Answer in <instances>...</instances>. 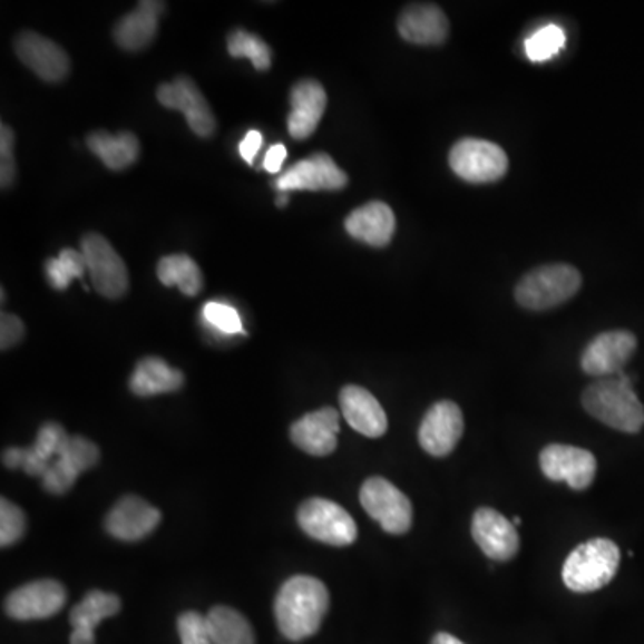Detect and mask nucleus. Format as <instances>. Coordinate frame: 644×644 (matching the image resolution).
<instances>
[{
  "mask_svg": "<svg viewBox=\"0 0 644 644\" xmlns=\"http://www.w3.org/2000/svg\"><path fill=\"white\" fill-rule=\"evenodd\" d=\"M330 608V593L318 578L292 576L277 593L274 614L286 640L303 641L318 634Z\"/></svg>",
  "mask_w": 644,
  "mask_h": 644,
  "instance_id": "nucleus-1",
  "label": "nucleus"
},
{
  "mask_svg": "<svg viewBox=\"0 0 644 644\" xmlns=\"http://www.w3.org/2000/svg\"><path fill=\"white\" fill-rule=\"evenodd\" d=\"M584 409L614 430L637 433L644 427V407L634 392L631 377L599 378L582 396Z\"/></svg>",
  "mask_w": 644,
  "mask_h": 644,
  "instance_id": "nucleus-2",
  "label": "nucleus"
},
{
  "mask_svg": "<svg viewBox=\"0 0 644 644\" xmlns=\"http://www.w3.org/2000/svg\"><path fill=\"white\" fill-rule=\"evenodd\" d=\"M622 554L611 539H591L573 549L563 567V580L573 593H593L616 576Z\"/></svg>",
  "mask_w": 644,
  "mask_h": 644,
  "instance_id": "nucleus-3",
  "label": "nucleus"
},
{
  "mask_svg": "<svg viewBox=\"0 0 644 644\" xmlns=\"http://www.w3.org/2000/svg\"><path fill=\"white\" fill-rule=\"evenodd\" d=\"M582 286V276L566 264L534 269L516 286V300L523 309L549 310L572 300Z\"/></svg>",
  "mask_w": 644,
  "mask_h": 644,
  "instance_id": "nucleus-4",
  "label": "nucleus"
},
{
  "mask_svg": "<svg viewBox=\"0 0 644 644\" xmlns=\"http://www.w3.org/2000/svg\"><path fill=\"white\" fill-rule=\"evenodd\" d=\"M81 253L87 262L91 285L103 297L120 300L129 291V273L114 245L99 233H87L81 238Z\"/></svg>",
  "mask_w": 644,
  "mask_h": 644,
  "instance_id": "nucleus-5",
  "label": "nucleus"
},
{
  "mask_svg": "<svg viewBox=\"0 0 644 644\" xmlns=\"http://www.w3.org/2000/svg\"><path fill=\"white\" fill-rule=\"evenodd\" d=\"M360 504L363 510L389 534L401 536L412 527L410 499L386 478L374 477L363 481Z\"/></svg>",
  "mask_w": 644,
  "mask_h": 644,
  "instance_id": "nucleus-6",
  "label": "nucleus"
},
{
  "mask_svg": "<svg viewBox=\"0 0 644 644\" xmlns=\"http://www.w3.org/2000/svg\"><path fill=\"white\" fill-rule=\"evenodd\" d=\"M304 534L324 545L348 546L357 540V525L345 508L324 498H310L297 510Z\"/></svg>",
  "mask_w": 644,
  "mask_h": 644,
  "instance_id": "nucleus-7",
  "label": "nucleus"
},
{
  "mask_svg": "<svg viewBox=\"0 0 644 644\" xmlns=\"http://www.w3.org/2000/svg\"><path fill=\"white\" fill-rule=\"evenodd\" d=\"M449 165L464 182L492 183L507 174L508 158L492 142L466 138L449 153Z\"/></svg>",
  "mask_w": 644,
  "mask_h": 644,
  "instance_id": "nucleus-8",
  "label": "nucleus"
},
{
  "mask_svg": "<svg viewBox=\"0 0 644 644\" xmlns=\"http://www.w3.org/2000/svg\"><path fill=\"white\" fill-rule=\"evenodd\" d=\"M156 97L164 108L182 111L188 127L197 137L209 138L217 129V118L209 108L208 100L191 78L177 76L174 81L159 85Z\"/></svg>",
  "mask_w": 644,
  "mask_h": 644,
  "instance_id": "nucleus-9",
  "label": "nucleus"
},
{
  "mask_svg": "<svg viewBox=\"0 0 644 644\" xmlns=\"http://www.w3.org/2000/svg\"><path fill=\"white\" fill-rule=\"evenodd\" d=\"M345 185L348 174L326 153H315L310 158L301 159L274 183L277 192L289 194L297 191H342Z\"/></svg>",
  "mask_w": 644,
  "mask_h": 644,
  "instance_id": "nucleus-10",
  "label": "nucleus"
},
{
  "mask_svg": "<svg viewBox=\"0 0 644 644\" xmlns=\"http://www.w3.org/2000/svg\"><path fill=\"white\" fill-rule=\"evenodd\" d=\"M540 469L552 481H566L575 490H584L595 481L596 459L587 449L552 445L540 451Z\"/></svg>",
  "mask_w": 644,
  "mask_h": 644,
  "instance_id": "nucleus-11",
  "label": "nucleus"
},
{
  "mask_svg": "<svg viewBox=\"0 0 644 644\" xmlns=\"http://www.w3.org/2000/svg\"><path fill=\"white\" fill-rule=\"evenodd\" d=\"M99 462V448L85 437H69L58 457L52 460L46 475L41 477L43 487L50 495H65L72 489L81 472Z\"/></svg>",
  "mask_w": 644,
  "mask_h": 644,
  "instance_id": "nucleus-12",
  "label": "nucleus"
},
{
  "mask_svg": "<svg viewBox=\"0 0 644 644\" xmlns=\"http://www.w3.org/2000/svg\"><path fill=\"white\" fill-rule=\"evenodd\" d=\"M464 433L462 410L453 401H439L428 410L419 427V445L431 457L451 453Z\"/></svg>",
  "mask_w": 644,
  "mask_h": 644,
  "instance_id": "nucleus-13",
  "label": "nucleus"
},
{
  "mask_svg": "<svg viewBox=\"0 0 644 644\" xmlns=\"http://www.w3.org/2000/svg\"><path fill=\"white\" fill-rule=\"evenodd\" d=\"M67 591L56 580H38L13 591L6 599V613L19 622L46 619L65 607Z\"/></svg>",
  "mask_w": 644,
  "mask_h": 644,
  "instance_id": "nucleus-14",
  "label": "nucleus"
},
{
  "mask_svg": "<svg viewBox=\"0 0 644 644\" xmlns=\"http://www.w3.org/2000/svg\"><path fill=\"white\" fill-rule=\"evenodd\" d=\"M14 52L20 61L43 81L59 82L69 76L70 59L67 52L38 32H20L14 40Z\"/></svg>",
  "mask_w": 644,
  "mask_h": 644,
  "instance_id": "nucleus-15",
  "label": "nucleus"
},
{
  "mask_svg": "<svg viewBox=\"0 0 644 644\" xmlns=\"http://www.w3.org/2000/svg\"><path fill=\"white\" fill-rule=\"evenodd\" d=\"M637 341L634 333L617 332L602 333L587 345L582 353V369L596 378L617 377L632 359Z\"/></svg>",
  "mask_w": 644,
  "mask_h": 644,
  "instance_id": "nucleus-16",
  "label": "nucleus"
},
{
  "mask_svg": "<svg viewBox=\"0 0 644 644\" xmlns=\"http://www.w3.org/2000/svg\"><path fill=\"white\" fill-rule=\"evenodd\" d=\"M471 534L475 543L489 558L504 563L518 554L519 536L516 525L495 508H478L472 516Z\"/></svg>",
  "mask_w": 644,
  "mask_h": 644,
  "instance_id": "nucleus-17",
  "label": "nucleus"
},
{
  "mask_svg": "<svg viewBox=\"0 0 644 644\" xmlns=\"http://www.w3.org/2000/svg\"><path fill=\"white\" fill-rule=\"evenodd\" d=\"M67 439V431L58 422H47L38 431L37 442L31 448L6 449L2 462L6 468L23 469L31 477H43Z\"/></svg>",
  "mask_w": 644,
  "mask_h": 644,
  "instance_id": "nucleus-18",
  "label": "nucleus"
},
{
  "mask_svg": "<svg viewBox=\"0 0 644 644\" xmlns=\"http://www.w3.org/2000/svg\"><path fill=\"white\" fill-rule=\"evenodd\" d=\"M162 514L138 496H124L106 518V531L115 539L140 540L158 527Z\"/></svg>",
  "mask_w": 644,
  "mask_h": 644,
  "instance_id": "nucleus-19",
  "label": "nucleus"
},
{
  "mask_svg": "<svg viewBox=\"0 0 644 644\" xmlns=\"http://www.w3.org/2000/svg\"><path fill=\"white\" fill-rule=\"evenodd\" d=\"M326 90L315 79H301L291 91V114L286 127L295 140L312 137L326 111Z\"/></svg>",
  "mask_w": 644,
  "mask_h": 644,
  "instance_id": "nucleus-20",
  "label": "nucleus"
},
{
  "mask_svg": "<svg viewBox=\"0 0 644 644\" xmlns=\"http://www.w3.org/2000/svg\"><path fill=\"white\" fill-rule=\"evenodd\" d=\"M339 430V412L332 407H324L295 421L291 427V439L304 453L326 457L336 449Z\"/></svg>",
  "mask_w": 644,
  "mask_h": 644,
  "instance_id": "nucleus-21",
  "label": "nucleus"
},
{
  "mask_svg": "<svg viewBox=\"0 0 644 644\" xmlns=\"http://www.w3.org/2000/svg\"><path fill=\"white\" fill-rule=\"evenodd\" d=\"M167 10L165 2L144 0L138 2L137 10L124 14L115 23L114 40L120 49L137 52L144 50L155 41L158 32L159 17Z\"/></svg>",
  "mask_w": 644,
  "mask_h": 644,
  "instance_id": "nucleus-22",
  "label": "nucleus"
},
{
  "mask_svg": "<svg viewBox=\"0 0 644 644\" xmlns=\"http://www.w3.org/2000/svg\"><path fill=\"white\" fill-rule=\"evenodd\" d=\"M342 413L353 430L362 436L378 439L389 427L386 410L381 409L377 398L359 386H345L339 396Z\"/></svg>",
  "mask_w": 644,
  "mask_h": 644,
  "instance_id": "nucleus-23",
  "label": "nucleus"
},
{
  "mask_svg": "<svg viewBox=\"0 0 644 644\" xmlns=\"http://www.w3.org/2000/svg\"><path fill=\"white\" fill-rule=\"evenodd\" d=\"M344 226L345 232L350 233L354 241L363 242L372 247H386L394 236V212L386 203L372 201L351 212L345 218Z\"/></svg>",
  "mask_w": 644,
  "mask_h": 644,
  "instance_id": "nucleus-24",
  "label": "nucleus"
},
{
  "mask_svg": "<svg viewBox=\"0 0 644 644\" xmlns=\"http://www.w3.org/2000/svg\"><path fill=\"white\" fill-rule=\"evenodd\" d=\"M398 31L410 43L439 46L448 38L449 22L437 6L413 4L400 14Z\"/></svg>",
  "mask_w": 644,
  "mask_h": 644,
  "instance_id": "nucleus-25",
  "label": "nucleus"
},
{
  "mask_svg": "<svg viewBox=\"0 0 644 644\" xmlns=\"http://www.w3.org/2000/svg\"><path fill=\"white\" fill-rule=\"evenodd\" d=\"M118 611L120 599L117 595L105 591H90L70 613V625L74 628L70 644H96L97 625L106 617L118 614Z\"/></svg>",
  "mask_w": 644,
  "mask_h": 644,
  "instance_id": "nucleus-26",
  "label": "nucleus"
},
{
  "mask_svg": "<svg viewBox=\"0 0 644 644\" xmlns=\"http://www.w3.org/2000/svg\"><path fill=\"white\" fill-rule=\"evenodd\" d=\"M183 383H185L183 372L170 368L158 357L142 359L129 378V389L133 394L140 396V398L179 391Z\"/></svg>",
  "mask_w": 644,
  "mask_h": 644,
  "instance_id": "nucleus-27",
  "label": "nucleus"
},
{
  "mask_svg": "<svg viewBox=\"0 0 644 644\" xmlns=\"http://www.w3.org/2000/svg\"><path fill=\"white\" fill-rule=\"evenodd\" d=\"M88 149L103 159L111 170H124L140 158V142L131 131L111 135L108 131H94L87 138Z\"/></svg>",
  "mask_w": 644,
  "mask_h": 644,
  "instance_id": "nucleus-28",
  "label": "nucleus"
},
{
  "mask_svg": "<svg viewBox=\"0 0 644 644\" xmlns=\"http://www.w3.org/2000/svg\"><path fill=\"white\" fill-rule=\"evenodd\" d=\"M156 274L165 286H177L188 297L199 294L205 285V277L201 273L199 265L188 254L164 256L158 262Z\"/></svg>",
  "mask_w": 644,
  "mask_h": 644,
  "instance_id": "nucleus-29",
  "label": "nucleus"
},
{
  "mask_svg": "<svg viewBox=\"0 0 644 644\" xmlns=\"http://www.w3.org/2000/svg\"><path fill=\"white\" fill-rule=\"evenodd\" d=\"M206 619L214 644H254L253 626L235 608L218 605Z\"/></svg>",
  "mask_w": 644,
  "mask_h": 644,
  "instance_id": "nucleus-30",
  "label": "nucleus"
},
{
  "mask_svg": "<svg viewBox=\"0 0 644 644\" xmlns=\"http://www.w3.org/2000/svg\"><path fill=\"white\" fill-rule=\"evenodd\" d=\"M227 52L233 58L251 59L254 69L260 70V72H267L271 69V64H273L271 47L258 35L244 31V29H235V31L230 32Z\"/></svg>",
  "mask_w": 644,
  "mask_h": 644,
  "instance_id": "nucleus-31",
  "label": "nucleus"
},
{
  "mask_svg": "<svg viewBox=\"0 0 644 644\" xmlns=\"http://www.w3.org/2000/svg\"><path fill=\"white\" fill-rule=\"evenodd\" d=\"M47 280L56 291H65L74 280H81L87 273V262L81 251L61 250L56 258L47 260Z\"/></svg>",
  "mask_w": 644,
  "mask_h": 644,
  "instance_id": "nucleus-32",
  "label": "nucleus"
},
{
  "mask_svg": "<svg viewBox=\"0 0 644 644\" xmlns=\"http://www.w3.org/2000/svg\"><path fill=\"white\" fill-rule=\"evenodd\" d=\"M564 46H566V35H564L563 29L554 26V23H549L546 28L534 32V35L525 41V52H527L530 61L540 64V61H548V59L557 56Z\"/></svg>",
  "mask_w": 644,
  "mask_h": 644,
  "instance_id": "nucleus-33",
  "label": "nucleus"
},
{
  "mask_svg": "<svg viewBox=\"0 0 644 644\" xmlns=\"http://www.w3.org/2000/svg\"><path fill=\"white\" fill-rule=\"evenodd\" d=\"M26 531V516L22 508L2 498L0 501V545L8 548L22 539Z\"/></svg>",
  "mask_w": 644,
  "mask_h": 644,
  "instance_id": "nucleus-34",
  "label": "nucleus"
},
{
  "mask_svg": "<svg viewBox=\"0 0 644 644\" xmlns=\"http://www.w3.org/2000/svg\"><path fill=\"white\" fill-rule=\"evenodd\" d=\"M177 632L183 644H214L209 635L208 619L194 611L179 616Z\"/></svg>",
  "mask_w": 644,
  "mask_h": 644,
  "instance_id": "nucleus-35",
  "label": "nucleus"
},
{
  "mask_svg": "<svg viewBox=\"0 0 644 644\" xmlns=\"http://www.w3.org/2000/svg\"><path fill=\"white\" fill-rule=\"evenodd\" d=\"M206 321L212 324V326L217 328L218 332L227 333V335H235V333H242V319L233 306L230 304L217 303V301H212V303L205 304Z\"/></svg>",
  "mask_w": 644,
  "mask_h": 644,
  "instance_id": "nucleus-36",
  "label": "nucleus"
},
{
  "mask_svg": "<svg viewBox=\"0 0 644 644\" xmlns=\"http://www.w3.org/2000/svg\"><path fill=\"white\" fill-rule=\"evenodd\" d=\"M14 133L10 126H0V185L10 188L17 176L13 156Z\"/></svg>",
  "mask_w": 644,
  "mask_h": 644,
  "instance_id": "nucleus-37",
  "label": "nucleus"
},
{
  "mask_svg": "<svg viewBox=\"0 0 644 644\" xmlns=\"http://www.w3.org/2000/svg\"><path fill=\"white\" fill-rule=\"evenodd\" d=\"M26 335V328L13 313L2 312L0 315V348L2 351H8L13 345L19 344Z\"/></svg>",
  "mask_w": 644,
  "mask_h": 644,
  "instance_id": "nucleus-38",
  "label": "nucleus"
},
{
  "mask_svg": "<svg viewBox=\"0 0 644 644\" xmlns=\"http://www.w3.org/2000/svg\"><path fill=\"white\" fill-rule=\"evenodd\" d=\"M260 147H262V135H260L258 131L247 133L244 140L241 142V146H238L245 164L253 165L254 158L258 155Z\"/></svg>",
  "mask_w": 644,
  "mask_h": 644,
  "instance_id": "nucleus-39",
  "label": "nucleus"
},
{
  "mask_svg": "<svg viewBox=\"0 0 644 644\" xmlns=\"http://www.w3.org/2000/svg\"><path fill=\"white\" fill-rule=\"evenodd\" d=\"M286 158V147L283 144H276L267 150L264 159V168L267 173L276 174L282 170L283 162Z\"/></svg>",
  "mask_w": 644,
  "mask_h": 644,
  "instance_id": "nucleus-40",
  "label": "nucleus"
},
{
  "mask_svg": "<svg viewBox=\"0 0 644 644\" xmlns=\"http://www.w3.org/2000/svg\"><path fill=\"white\" fill-rule=\"evenodd\" d=\"M431 644H464V643L462 641L457 640V637H453V635L451 634H445V632H440V634H437L436 637H433Z\"/></svg>",
  "mask_w": 644,
  "mask_h": 644,
  "instance_id": "nucleus-41",
  "label": "nucleus"
},
{
  "mask_svg": "<svg viewBox=\"0 0 644 644\" xmlns=\"http://www.w3.org/2000/svg\"><path fill=\"white\" fill-rule=\"evenodd\" d=\"M286 203H289V192H277L276 205L283 208Z\"/></svg>",
  "mask_w": 644,
  "mask_h": 644,
  "instance_id": "nucleus-42",
  "label": "nucleus"
},
{
  "mask_svg": "<svg viewBox=\"0 0 644 644\" xmlns=\"http://www.w3.org/2000/svg\"><path fill=\"white\" fill-rule=\"evenodd\" d=\"M514 525H519V523H521V518H518V516H516V518L513 519Z\"/></svg>",
  "mask_w": 644,
  "mask_h": 644,
  "instance_id": "nucleus-43",
  "label": "nucleus"
}]
</instances>
